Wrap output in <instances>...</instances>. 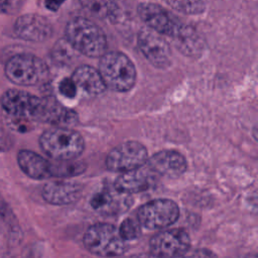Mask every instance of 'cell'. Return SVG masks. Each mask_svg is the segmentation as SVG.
Listing matches in <instances>:
<instances>
[{
	"label": "cell",
	"mask_w": 258,
	"mask_h": 258,
	"mask_svg": "<svg viewBox=\"0 0 258 258\" xmlns=\"http://www.w3.org/2000/svg\"><path fill=\"white\" fill-rule=\"evenodd\" d=\"M38 97L17 89L6 91L1 98V105L8 116L19 119H33Z\"/></svg>",
	"instance_id": "13"
},
{
	"label": "cell",
	"mask_w": 258,
	"mask_h": 258,
	"mask_svg": "<svg viewBox=\"0 0 258 258\" xmlns=\"http://www.w3.org/2000/svg\"><path fill=\"white\" fill-rule=\"evenodd\" d=\"M239 258H257V255L256 254H247V255L241 256Z\"/></svg>",
	"instance_id": "30"
},
{
	"label": "cell",
	"mask_w": 258,
	"mask_h": 258,
	"mask_svg": "<svg viewBox=\"0 0 258 258\" xmlns=\"http://www.w3.org/2000/svg\"><path fill=\"white\" fill-rule=\"evenodd\" d=\"M6 77L20 86H36L44 83L49 76L46 63L33 54L19 53L9 58L5 66Z\"/></svg>",
	"instance_id": "5"
},
{
	"label": "cell",
	"mask_w": 258,
	"mask_h": 258,
	"mask_svg": "<svg viewBox=\"0 0 258 258\" xmlns=\"http://www.w3.org/2000/svg\"><path fill=\"white\" fill-rule=\"evenodd\" d=\"M83 186L77 181L53 180L46 182L42 189L43 200L54 206H64L76 203L82 196Z\"/></svg>",
	"instance_id": "14"
},
{
	"label": "cell",
	"mask_w": 258,
	"mask_h": 258,
	"mask_svg": "<svg viewBox=\"0 0 258 258\" xmlns=\"http://www.w3.org/2000/svg\"><path fill=\"white\" fill-rule=\"evenodd\" d=\"M183 258H218V256L212 250L206 248H199L189 252L187 251L183 255Z\"/></svg>",
	"instance_id": "27"
},
{
	"label": "cell",
	"mask_w": 258,
	"mask_h": 258,
	"mask_svg": "<svg viewBox=\"0 0 258 258\" xmlns=\"http://www.w3.org/2000/svg\"><path fill=\"white\" fill-rule=\"evenodd\" d=\"M137 43L140 51L146 59L158 69H165L170 64L171 50L163 36L154 30L142 28L137 35Z\"/></svg>",
	"instance_id": "9"
},
{
	"label": "cell",
	"mask_w": 258,
	"mask_h": 258,
	"mask_svg": "<svg viewBox=\"0 0 258 258\" xmlns=\"http://www.w3.org/2000/svg\"><path fill=\"white\" fill-rule=\"evenodd\" d=\"M8 140L6 138V135L4 134V132L0 129V150H3L6 147Z\"/></svg>",
	"instance_id": "29"
},
{
	"label": "cell",
	"mask_w": 258,
	"mask_h": 258,
	"mask_svg": "<svg viewBox=\"0 0 258 258\" xmlns=\"http://www.w3.org/2000/svg\"><path fill=\"white\" fill-rule=\"evenodd\" d=\"M58 90H59L61 95H63L67 98H70V99L75 98L77 93H78L77 87H76L74 81L72 80V78L62 79L59 83Z\"/></svg>",
	"instance_id": "25"
},
{
	"label": "cell",
	"mask_w": 258,
	"mask_h": 258,
	"mask_svg": "<svg viewBox=\"0 0 258 258\" xmlns=\"http://www.w3.org/2000/svg\"><path fill=\"white\" fill-rule=\"evenodd\" d=\"M25 0H0V13L14 14L23 5Z\"/></svg>",
	"instance_id": "26"
},
{
	"label": "cell",
	"mask_w": 258,
	"mask_h": 258,
	"mask_svg": "<svg viewBox=\"0 0 258 258\" xmlns=\"http://www.w3.org/2000/svg\"><path fill=\"white\" fill-rule=\"evenodd\" d=\"M66 39L76 51L89 57H101L107 49L103 30L85 17H75L68 22Z\"/></svg>",
	"instance_id": "1"
},
{
	"label": "cell",
	"mask_w": 258,
	"mask_h": 258,
	"mask_svg": "<svg viewBox=\"0 0 258 258\" xmlns=\"http://www.w3.org/2000/svg\"><path fill=\"white\" fill-rule=\"evenodd\" d=\"M190 238L182 228L163 230L154 235L149 242L150 253L156 258H177L189 249Z\"/></svg>",
	"instance_id": "8"
},
{
	"label": "cell",
	"mask_w": 258,
	"mask_h": 258,
	"mask_svg": "<svg viewBox=\"0 0 258 258\" xmlns=\"http://www.w3.org/2000/svg\"><path fill=\"white\" fill-rule=\"evenodd\" d=\"M179 217V209L175 202L169 199H155L137 211V221L148 230H161L174 224Z\"/></svg>",
	"instance_id": "6"
},
{
	"label": "cell",
	"mask_w": 258,
	"mask_h": 258,
	"mask_svg": "<svg viewBox=\"0 0 258 258\" xmlns=\"http://www.w3.org/2000/svg\"><path fill=\"white\" fill-rule=\"evenodd\" d=\"M85 248L100 257H117L125 253L126 242L121 238L118 229L109 223H97L90 226L84 234Z\"/></svg>",
	"instance_id": "4"
},
{
	"label": "cell",
	"mask_w": 258,
	"mask_h": 258,
	"mask_svg": "<svg viewBox=\"0 0 258 258\" xmlns=\"http://www.w3.org/2000/svg\"><path fill=\"white\" fill-rule=\"evenodd\" d=\"M155 173L143 166L122 172L114 181V188L120 192L132 195L145 191L153 186Z\"/></svg>",
	"instance_id": "16"
},
{
	"label": "cell",
	"mask_w": 258,
	"mask_h": 258,
	"mask_svg": "<svg viewBox=\"0 0 258 258\" xmlns=\"http://www.w3.org/2000/svg\"><path fill=\"white\" fill-rule=\"evenodd\" d=\"M118 232L125 242L132 241L137 239L141 235V226L137 219L127 218L123 220L120 224Z\"/></svg>",
	"instance_id": "23"
},
{
	"label": "cell",
	"mask_w": 258,
	"mask_h": 258,
	"mask_svg": "<svg viewBox=\"0 0 258 258\" xmlns=\"http://www.w3.org/2000/svg\"><path fill=\"white\" fill-rule=\"evenodd\" d=\"M17 162L20 169L30 178L45 179L51 177L50 162L31 150H20L17 154Z\"/></svg>",
	"instance_id": "19"
},
{
	"label": "cell",
	"mask_w": 258,
	"mask_h": 258,
	"mask_svg": "<svg viewBox=\"0 0 258 258\" xmlns=\"http://www.w3.org/2000/svg\"><path fill=\"white\" fill-rule=\"evenodd\" d=\"M81 6L93 17L101 20H115L119 8L114 0H78Z\"/></svg>",
	"instance_id": "20"
},
{
	"label": "cell",
	"mask_w": 258,
	"mask_h": 258,
	"mask_svg": "<svg viewBox=\"0 0 258 258\" xmlns=\"http://www.w3.org/2000/svg\"><path fill=\"white\" fill-rule=\"evenodd\" d=\"M175 47L187 56H197L204 50V40L199 32L190 25L182 23L170 37Z\"/></svg>",
	"instance_id": "18"
},
{
	"label": "cell",
	"mask_w": 258,
	"mask_h": 258,
	"mask_svg": "<svg viewBox=\"0 0 258 258\" xmlns=\"http://www.w3.org/2000/svg\"><path fill=\"white\" fill-rule=\"evenodd\" d=\"M66 0H44L45 7L50 11H56Z\"/></svg>",
	"instance_id": "28"
},
{
	"label": "cell",
	"mask_w": 258,
	"mask_h": 258,
	"mask_svg": "<svg viewBox=\"0 0 258 258\" xmlns=\"http://www.w3.org/2000/svg\"><path fill=\"white\" fill-rule=\"evenodd\" d=\"M148 159L146 147L137 141H126L114 147L106 157V167L125 172L143 166Z\"/></svg>",
	"instance_id": "7"
},
{
	"label": "cell",
	"mask_w": 258,
	"mask_h": 258,
	"mask_svg": "<svg viewBox=\"0 0 258 258\" xmlns=\"http://www.w3.org/2000/svg\"><path fill=\"white\" fill-rule=\"evenodd\" d=\"M133 204L130 195L120 192L114 188H104L94 195L91 200L92 208L104 215H117L124 213Z\"/></svg>",
	"instance_id": "15"
},
{
	"label": "cell",
	"mask_w": 258,
	"mask_h": 258,
	"mask_svg": "<svg viewBox=\"0 0 258 258\" xmlns=\"http://www.w3.org/2000/svg\"><path fill=\"white\" fill-rule=\"evenodd\" d=\"M137 12L148 28L169 38L181 24L173 14L154 3H141L137 7Z\"/></svg>",
	"instance_id": "10"
},
{
	"label": "cell",
	"mask_w": 258,
	"mask_h": 258,
	"mask_svg": "<svg viewBox=\"0 0 258 258\" xmlns=\"http://www.w3.org/2000/svg\"><path fill=\"white\" fill-rule=\"evenodd\" d=\"M14 31L16 35L27 41L40 42L48 39L52 34L50 22L38 14H24L17 18Z\"/></svg>",
	"instance_id": "12"
},
{
	"label": "cell",
	"mask_w": 258,
	"mask_h": 258,
	"mask_svg": "<svg viewBox=\"0 0 258 258\" xmlns=\"http://www.w3.org/2000/svg\"><path fill=\"white\" fill-rule=\"evenodd\" d=\"M175 11L187 15L203 13L207 8V0H165Z\"/></svg>",
	"instance_id": "22"
},
{
	"label": "cell",
	"mask_w": 258,
	"mask_h": 258,
	"mask_svg": "<svg viewBox=\"0 0 258 258\" xmlns=\"http://www.w3.org/2000/svg\"><path fill=\"white\" fill-rule=\"evenodd\" d=\"M77 90L86 98H94L104 93L106 86L98 72L93 67L83 64L76 69L72 76Z\"/></svg>",
	"instance_id": "17"
},
{
	"label": "cell",
	"mask_w": 258,
	"mask_h": 258,
	"mask_svg": "<svg viewBox=\"0 0 258 258\" xmlns=\"http://www.w3.org/2000/svg\"><path fill=\"white\" fill-rule=\"evenodd\" d=\"M42 151L56 161L74 160L85 149L83 136L68 127H53L45 130L40 138Z\"/></svg>",
	"instance_id": "2"
},
{
	"label": "cell",
	"mask_w": 258,
	"mask_h": 258,
	"mask_svg": "<svg viewBox=\"0 0 258 258\" xmlns=\"http://www.w3.org/2000/svg\"><path fill=\"white\" fill-rule=\"evenodd\" d=\"M98 72L106 88L116 92H127L136 82L135 66L123 52H105L101 56Z\"/></svg>",
	"instance_id": "3"
},
{
	"label": "cell",
	"mask_w": 258,
	"mask_h": 258,
	"mask_svg": "<svg viewBox=\"0 0 258 258\" xmlns=\"http://www.w3.org/2000/svg\"><path fill=\"white\" fill-rule=\"evenodd\" d=\"M87 165L83 161L64 160L50 162V174L54 177H71L83 173Z\"/></svg>",
	"instance_id": "21"
},
{
	"label": "cell",
	"mask_w": 258,
	"mask_h": 258,
	"mask_svg": "<svg viewBox=\"0 0 258 258\" xmlns=\"http://www.w3.org/2000/svg\"><path fill=\"white\" fill-rule=\"evenodd\" d=\"M74 50L75 49L68 42L67 39H60L55 42L51 51V56L54 61L63 64L69 62V60L72 58Z\"/></svg>",
	"instance_id": "24"
},
{
	"label": "cell",
	"mask_w": 258,
	"mask_h": 258,
	"mask_svg": "<svg viewBox=\"0 0 258 258\" xmlns=\"http://www.w3.org/2000/svg\"><path fill=\"white\" fill-rule=\"evenodd\" d=\"M146 167L155 174L175 178L186 170V160L178 151L166 149L149 157L146 161Z\"/></svg>",
	"instance_id": "11"
}]
</instances>
